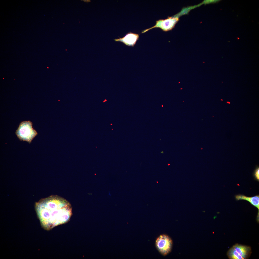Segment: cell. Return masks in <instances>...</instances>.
Listing matches in <instances>:
<instances>
[{"label":"cell","mask_w":259,"mask_h":259,"mask_svg":"<svg viewBox=\"0 0 259 259\" xmlns=\"http://www.w3.org/2000/svg\"><path fill=\"white\" fill-rule=\"evenodd\" d=\"M35 207L41 226L47 230L66 223L72 214L70 203L57 195L41 199L35 203Z\"/></svg>","instance_id":"obj_1"},{"label":"cell","mask_w":259,"mask_h":259,"mask_svg":"<svg viewBox=\"0 0 259 259\" xmlns=\"http://www.w3.org/2000/svg\"><path fill=\"white\" fill-rule=\"evenodd\" d=\"M32 123L30 121L21 122L16 130V134L21 141H26L30 144L37 135V131L33 128Z\"/></svg>","instance_id":"obj_2"},{"label":"cell","mask_w":259,"mask_h":259,"mask_svg":"<svg viewBox=\"0 0 259 259\" xmlns=\"http://www.w3.org/2000/svg\"><path fill=\"white\" fill-rule=\"evenodd\" d=\"M156 244L160 252L163 255H165L171 250L172 241L168 236L165 235H161L157 239Z\"/></svg>","instance_id":"obj_3"},{"label":"cell","mask_w":259,"mask_h":259,"mask_svg":"<svg viewBox=\"0 0 259 259\" xmlns=\"http://www.w3.org/2000/svg\"><path fill=\"white\" fill-rule=\"evenodd\" d=\"M178 18L177 16L169 17L167 19H161L157 21L155 25L153 26L144 30L142 32L143 33L153 28H159L164 31H166L171 29L178 21Z\"/></svg>","instance_id":"obj_4"},{"label":"cell","mask_w":259,"mask_h":259,"mask_svg":"<svg viewBox=\"0 0 259 259\" xmlns=\"http://www.w3.org/2000/svg\"><path fill=\"white\" fill-rule=\"evenodd\" d=\"M139 36V35L137 34L130 32L123 38L115 39L114 40L116 41L122 42L127 46L133 47Z\"/></svg>","instance_id":"obj_5"},{"label":"cell","mask_w":259,"mask_h":259,"mask_svg":"<svg viewBox=\"0 0 259 259\" xmlns=\"http://www.w3.org/2000/svg\"><path fill=\"white\" fill-rule=\"evenodd\" d=\"M236 200H245L249 202L254 206L256 207L259 210V195H257L253 197H248L243 195L239 194L235 196Z\"/></svg>","instance_id":"obj_6"},{"label":"cell","mask_w":259,"mask_h":259,"mask_svg":"<svg viewBox=\"0 0 259 259\" xmlns=\"http://www.w3.org/2000/svg\"><path fill=\"white\" fill-rule=\"evenodd\" d=\"M233 247L243 259H246L250 254L251 251L250 247L236 244Z\"/></svg>","instance_id":"obj_7"},{"label":"cell","mask_w":259,"mask_h":259,"mask_svg":"<svg viewBox=\"0 0 259 259\" xmlns=\"http://www.w3.org/2000/svg\"><path fill=\"white\" fill-rule=\"evenodd\" d=\"M227 255L230 259H243L233 247L228 252Z\"/></svg>","instance_id":"obj_8"},{"label":"cell","mask_w":259,"mask_h":259,"mask_svg":"<svg viewBox=\"0 0 259 259\" xmlns=\"http://www.w3.org/2000/svg\"><path fill=\"white\" fill-rule=\"evenodd\" d=\"M254 179L258 181H259V166L256 167L255 169L253 174Z\"/></svg>","instance_id":"obj_9"},{"label":"cell","mask_w":259,"mask_h":259,"mask_svg":"<svg viewBox=\"0 0 259 259\" xmlns=\"http://www.w3.org/2000/svg\"><path fill=\"white\" fill-rule=\"evenodd\" d=\"M219 0H206L205 1L204 3L205 4H207L211 3H216L219 1Z\"/></svg>","instance_id":"obj_10"},{"label":"cell","mask_w":259,"mask_h":259,"mask_svg":"<svg viewBox=\"0 0 259 259\" xmlns=\"http://www.w3.org/2000/svg\"><path fill=\"white\" fill-rule=\"evenodd\" d=\"M227 103H229V104H230V102H227Z\"/></svg>","instance_id":"obj_11"}]
</instances>
